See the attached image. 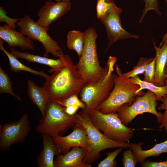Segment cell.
<instances>
[{
  "label": "cell",
  "mask_w": 167,
  "mask_h": 167,
  "mask_svg": "<svg viewBox=\"0 0 167 167\" xmlns=\"http://www.w3.org/2000/svg\"><path fill=\"white\" fill-rule=\"evenodd\" d=\"M71 7L70 2H46L38 11V20L36 24L47 32L49 25L68 13Z\"/></svg>",
  "instance_id": "obj_12"
},
{
  "label": "cell",
  "mask_w": 167,
  "mask_h": 167,
  "mask_svg": "<svg viewBox=\"0 0 167 167\" xmlns=\"http://www.w3.org/2000/svg\"><path fill=\"white\" fill-rule=\"evenodd\" d=\"M122 11V9L115 5L100 19L104 26L109 40L105 52L120 40L139 37L138 35L130 33L122 28L121 20Z\"/></svg>",
  "instance_id": "obj_11"
},
{
  "label": "cell",
  "mask_w": 167,
  "mask_h": 167,
  "mask_svg": "<svg viewBox=\"0 0 167 167\" xmlns=\"http://www.w3.org/2000/svg\"><path fill=\"white\" fill-rule=\"evenodd\" d=\"M76 115L77 123L84 128L89 141V149L83 159L85 162L92 165L99 158L101 152L105 149L119 147L129 148L130 143L128 142L114 141L102 133L92 124L88 112L83 110Z\"/></svg>",
  "instance_id": "obj_3"
},
{
  "label": "cell",
  "mask_w": 167,
  "mask_h": 167,
  "mask_svg": "<svg viewBox=\"0 0 167 167\" xmlns=\"http://www.w3.org/2000/svg\"><path fill=\"white\" fill-rule=\"evenodd\" d=\"M87 152V150L82 147H73L66 154L56 156L54 167H91L92 165L83 161Z\"/></svg>",
  "instance_id": "obj_15"
},
{
  "label": "cell",
  "mask_w": 167,
  "mask_h": 167,
  "mask_svg": "<svg viewBox=\"0 0 167 167\" xmlns=\"http://www.w3.org/2000/svg\"><path fill=\"white\" fill-rule=\"evenodd\" d=\"M154 58H145L140 57L136 66L133 70L126 73H122L123 76L126 79L135 77L139 74H143L146 66L147 64L152 61Z\"/></svg>",
  "instance_id": "obj_25"
},
{
  "label": "cell",
  "mask_w": 167,
  "mask_h": 167,
  "mask_svg": "<svg viewBox=\"0 0 167 167\" xmlns=\"http://www.w3.org/2000/svg\"><path fill=\"white\" fill-rule=\"evenodd\" d=\"M7 12L3 7H0V21L6 23L10 26L16 28L17 26L15 23L19 20L20 19L12 18L7 15Z\"/></svg>",
  "instance_id": "obj_32"
},
{
  "label": "cell",
  "mask_w": 167,
  "mask_h": 167,
  "mask_svg": "<svg viewBox=\"0 0 167 167\" xmlns=\"http://www.w3.org/2000/svg\"><path fill=\"white\" fill-rule=\"evenodd\" d=\"M115 69L117 75H114L113 88L108 97L96 109L104 113H117L123 104H131L135 99L136 91L140 88L139 85L131 83L123 76L117 64Z\"/></svg>",
  "instance_id": "obj_6"
},
{
  "label": "cell",
  "mask_w": 167,
  "mask_h": 167,
  "mask_svg": "<svg viewBox=\"0 0 167 167\" xmlns=\"http://www.w3.org/2000/svg\"><path fill=\"white\" fill-rule=\"evenodd\" d=\"M128 79L131 83L137 84L139 86L140 88L136 92V96L143 95L144 92H142V90L147 89L154 94L157 101H160L163 98L167 97V81L164 85L158 86L153 83L141 80L138 75Z\"/></svg>",
  "instance_id": "obj_21"
},
{
  "label": "cell",
  "mask_w": 167,
  "mask_h": 167,
  "mask_svg": "<svg viewBox=\"0 0 167 167\" xmlns=\"http://www.w3.org/2000/svg\"><path fill=\"white\" fill-rule=\"evenodd\" d=\"M0 93L12 95L18 100L22 101L21 98L16 94L12 88V83L9 76L0 66Z\"/></svg>",
  "instance_id": "obj_24"
},
{
  "label": "cell",
  "mask_w": 167,
  "mask_h": 167,
  "mask_svg": "<svg viewBox=\"0 0 167 167\" xmlns=\"http://www.w3.org/2000/svg\"><path fill=\"white\" fill-rule=\"evenodd\" d=\"M64 110L65 113L70 116H73L76 114V112L79 109L76 105H70L64 107Z\"/></svg>",
  "instance_id": "obj_35"
},
{
  "label": "cell",
  "mask_w": 167,
  "mask_h": 167,
  "mask_svg": "<svg viewBox=\"0 0 167 167\" xmlns=\"http://www.w3.org/2000/svg\"><path fill=\"white\" fill-rule=\"evenodd\" d=\"M145 3V7L142 11V15L139 21L141 23L147 13L149 11L153 10L159 15H162L160 10L159 4L158 0H141Z\"/></svg>",
  "instance_id": "obj_28"
},
{
  "label": "cell",
  "mask_w": 167,
  "mask_h": 167,
  "mask_svg": "<svg viewBox=\"0 0 167 167\" xmlns=\"http://www.w3.org/2000/svg\"><path fill=\"white\" fill-rule=\"evenodd\" d=\"M10 50L11 54L17 58H22L28 62H36L49 66L50 68L49 71L50 73H52L60 69L64 64L63 52L59 57L55 59L34 55L27 52L19 51L12 47H11Z\"/></svg>",
  "instance_id": "obj_17"
},
{
  "label": "cell",
  "mask_w": 167,
  "mask_h": 167,
  "mask_svg": "<svg viewBox=\"0 0 167 167\" xmlns=\"http://www.w3.org/2000/svg\"><path fill=\"white\" fill-rule=\"evenodd\" d=\"M76 114L73 116L66 114L64 107L58 102H48L45 114L35 128L37 132L53 137L66 132L77 123Z\"/></svg>",
  "instance_id": "obj_5"
},
{
  "label": "cell",
  "mask_w": 167,
  "mask_h": 167,
  "mask_svg": "<svg viewBox=\"0 0 167 167\" xmlns=\"http://www.w3.org/2000/svg\"><path fill=\"white\" fill-rule=\"evenodd\" d=\"M18 30L24 35L34 41H38L45 49L43 56L47 57L49 54L59 58L62 52L58 43L54 40L47 32L37 24L29 16L26 15L16 24Z\"/></svg>",
  "instance_id": "obj_9"
},
{
  "label": "cell",
  "mask_w": 167,
  "mask_h": 167,
  "mask_svg": "<svg viewBox=\"0 0 167 167\" xmlns=\"http://www.w3.org/2000/svg\"><path fill=\"white\" fill-rule=\"evenodd\" d=\"M154 49L156 52L155 70L154 84L158 86L164 85L167 81V74L164 71L167 61V41L159 47L156 45L153 41Z\"/></svg>",
  "instance_id": "obj_18"
},
{
  "label": "cell",
  "mask_w": 167,
  "mask_h": 167,
  "mask_svg": "<svg viewBox=\"0 0 167 167\" xmlns=\"http://www.w3.org/2000/svg\"><path fill=\"white\" fill-rule=\"evenodd\" d=\"M165 0L167 5V0ZM166 41H167V32H166V33L163 36V37L162 38V42L161 43L162 44L164 42Z\"/></svg>",
  "instance_id": "obj_36"
},
{
  "label": "cell",
  "mask_w": 167,
  "mask_h": 167,
  "mask_svg": "<svg viewBox=\"0 0 167 167\" xmlns=\"http://www.w3.org/2000/svg\"><path fill=\"white\" fill-rule=\"evenodd\" d=\"M31 130L27 113L23 114L17 121L0 124V151H6L12 145L23 143Z\"/></svg>",
  "instance_id": "obj_10"
},
{
  "label": "cell",
  "mask_w": 167,
  "mask_h": 167,
  "mask_svg": "<svg viewBox=\"0 0 167 167\" xmlns=\"http://www.w3.org/2000/svg\"><path fill=\"white\" fill-rule=\"evenodd\" d=\"M115 5L113 0H97L96 7L97 18L100 19Z\"/></svg>",
  "instance_id": "obj_27"
},
{
  "label": "cell",
  "mask_w": 167,
  "mask_h": 167,
  "mask_svg": "<svg viewBox=\"0 0 167 167\" xmlns=\"http://www.w3.org/2000/svg\"><path fill=\"white\" fill-rule=\"evenodd\" d=\"M42 135L43 148L37 158V166L38 167H54V157L61 153L52 137L46 134Z\"/></svg>",
  "instance_id": "obj_16"
},
{
  "label": "cell",
  "mask_w": 167,
  "mask_h": 167,
  "mask_svg": "<svg viewBox=\"0 0 167 167\" xmlns=\"http://www.w3.org/2000/svg\"><path fill=\"white\" fill-rule=\"evenodd\" d=\"M27 94L30 101L39 109L43 116L48 102L42 87L36 85L33 81H27Z\"/></svg>",
  "instance_id": "obj_20"
},
{
  "label": "cell",
  "mask_w": 167,
  "mask_h": 167,
  "mask_svg": "<svg viewBox=\"0 0 167 167\" xmlns=\"http://www.w3.org/2000/svg\"><path fill=\"white\" fill-rule=\"evenodd\" d=\"M166 131L167 132V131ZM144 144L143 142L130 143L129 148L132 151L138 162L140 163L149 157L157 156L162 153H167V139L147 150L142 149V146Z\"/></svg>",
  "instance_id": "obj_19"
},
{
  "label": "cell",
  "mask_w": 167,
  "mask_h": 167,
  "mask_svg": "<svg viewBox=\"0 0 167 167\" xmlns=\"http://www.w3.org/2000/svg\"><path fill=\"white\" fill-rule=\"evenodd\" d=\"M8 24L0 26V38L8 44L9 47H17L21 50L32 51L35 45L32 40Z\"/></svg>",
  "instance_id": "obj_14"
},
{
  "label": "cell",
  "mask_w": 167,
  "mask_h": 167,
  "mask_svg": "<svg viewBox=\"0 0 167 167\" xmlns=\"http://www.w3.org/2000/svg\"><path fill=\"white\" fill-rule=\"evenodd\" d=\"M85 40L82 54L76 65L77 69L87 83H95L105 76L107 65L102 67L97 55L96 40L98 35L95 29L90 27L84 32Z\"/></svg>",
  "instance_id": "obj_2"
},
{
  "label": "cell",
  "mask_w": 167,
  "mask_h": 167,
  "mask_svg": "<svg viewBox=\"0 0 167 167\" xmlns=\"http://www.w3.org/2000/svg\"><path fill=\"white\" fill-rule=\"evenodd\" d=\"M154 94L148 90L142 95H138L132 103L122 105L117 112L118 116L122 123L128 126L138 115L148 113L154 115L157 121L161 123L163 113L156 110L157 102Z\"/></svg>",
  "instance_id": "obj_8"
},
{
  "label": "cell",
  "mask_w": 167,
  "mask_h": 167,
  "mask_svg": "<svg viewBox=\"0 0 167 167\" xmlns=\"http://www.w3.org/2000/svg\"><path fill=\"white\" fill-rule=\"evenodd\" d=\"M122 147H119L112 152H108L106 154L107 156L101 161L98 164V167H115L117 162L115 159L118 154L122 151Z\"/></svg>",
  "instance_id": "obj_26"
},
{
  "label": "cell",
  "mask_w": 167,
  "mask_h": 167,
  "mask_svg": "<svg viewBox=\"0 0 167 167\" xmlns=\"http://www.w3.org/2000/svg\"><path fill=\"white\" fill-rule=\"evenodd\" d=\"M156 60L155 56L153 59L147 64L143 73L144 78L143 80L153 84L155 78Z\"/></svg>",
  "instance_id": "obj_29"
},
{
  "label": "cell",
  "mask_w": 167,
  "mask_h": 167,
  "mask_svg": "<svg viewBox=\"0 0 167 167\" xmlns=\"http://www.w3.org/2000/svg\"><path fill=\"white\" fill-rule=\"evenodd\" d=\"M162 102L161 105L157 107L159 110L163 109L165 112L163 113L162 120L161 125L159 126L160 129L165 128V131H167V97L162 98L160 101Z\"/></svg>",
  "instance_id": "obj_33"
},
{
  "label": "cell",
  "mask_w": 167,
  "mask_h": 167,
  "mask_svg": "<svg viewBox=\"0 0 167 167\" xmlns=\"http://www.w3.org/2000/svg\"><path fill=\"white\" fill-rule=\"evenodd\" d=\"M73 131L67 135H58L53 138L61 153L65 154L71 148L79 146L87 150L89 149L88 139L86 131L80 124L76 123L73 126Z\"/></svg>",
  "instance_id": "obj_13"
},
{
  "label": "cell",
  "mask_w": 167,
  "mask_h": 167,
  "mask_svg": "<svg viewBox=\"0 0 167 167\" xmlns=\"http://www.w3.org/2000/svg\"><path fill=\"white\" fill-rule=\"evenodd\" d=\"M122 165L124 167H135L138 162L132 151L129 149L124 151L122 154Z\"/></svg>",
  "instance_id": "obj_30"
},
{
  "label": "cell",
  "mask_w": 167,
  "mask_h": 167,
  "mask_svg": "<svg viewBox=\"0 0 167 167\" xmlns=\"http://www.w3.org/2000/svg\"><path fill=\"white\" fill-rule=\"evenodd\" d=\"M116 61V57L110 56L107 62L109 68L107 74L97 82L86 83L79 94L81 101L86 105L83 110L89 113L108 97L114 86L113 71Z\"/></svg>",
  "instance_id": "obj_4"
},
{
  "label": "cell",
  "mask_w": 167,
  "mask_h": 167,
  "mask_svg": "<svg viewBox=\"0 0 167 167\" xmlns=\"http://www.w3.org/2000/svg\"><path fill=\"white\" fill-rule=\"evenodd\" d=\"M92 124L109 138L117 141L128 142L134 135V130L124 125L117 113H104L98 109L89 113Z\"/></svg>",
  "instance_id": "obj_7"
},
{
  "label": "cell",
  "mask_w": 167,
  "mask_h": 167,
  "mask_svg": "<svg viewBox=\"0 0 167 167\" xmlns=\"http://www.w3.org/2000/svg\"><path fill=\"white\" fill-rule=\"evenodd\" d=\"M63 65L49 76L42 87L49 101L61 104L69 96L79 95L87 83L70 57L63 54Z\"/></svg>",
  "instance_id": "obj_1"
},
{
  "label": "cell",
  "mask_w": 167,
  "mask_h": 167,
  "mask_svg": "<svg viewBox=\"0 0 167 167\" xmlns=\"http://www.w3.org/2000/svg\"><path fill=\"white\" fill-rule=\"evenodd\" d=\"M78 96L76 94L72 95L67 98L60 105L64 107L70 105H76L79 108L84 110L86 108V105L83 102L79 99Z\"/></svg>",
  "instance_id": "obj_31"
},
{
  "label": "cell",
  "mask_w": 167,
  "mask_h": 167,
  "mask_svg": "<svg viewBox=\"0 0 167 167\" xmlns=\"http://www.w3.org/2000/svg\"><path fill=\"white\" fill-rule=\"evenodd\" d=\"M66 38L67 48L75 51L80 57L82 54L85 43L84 32L76 30L70 31L66 36Z\"/></svg>",
  "instance_id": "obj_23"
},
{
  "label": "cell",
  "mask_w": 167,
  "mask_h": 167,
  "mask_svg": "<svg viewBox=\"0 0 167 167\" xmlns=\"http://www.w3.org/2000/svg\"><path fill=\"white\" fill-rule=\"evenodd\" d=\"M143 167H167V160L161 162H151L145 160L140 163Z\"/></svg>",
  "instance_id": "obj_34"
},
{
  "label": "cell",
  "mask_w": 167,
  "mask_h": 167,
  "mask_svg": "<svg viewBox=\"0 0 167 167\" xmlns=\"http://www.w3.org/2000/svg\"><path fill=\"white\" fill-rule=\"evenodd\" d=\"M4 41L0 38V49L6 55L9 61V64L10 69L12 71L17 73H20L21 71H27L36 75L41 76L46 78L49 75L43 71H37L32 69L21 63L17 59L12 55L11 53L7 51L4 48L3 43Z\"/></svg>",
  "instance_id": "obj_22"
},
{
  "label": "cell",
  "mask_w": 167,
  "mask_h": 167,
  "mask_svg": "<svg viewBox=\"0 0 167 167\" xmlns=\"http://www.w3.org/2000/svg\"><path fill=\"white\" fill-rule=\"evenodd\" d=\"M164 71L165 73L167 74V61L165 67Z\"/></svg>",
  "instance_id": "obj_37"
},
{
  "label": "cell",
  "mask_w": 167,
  "mask_h": 167,
  "mask_svg": "<svg viewBox=\"0 0 167 167\" xmlns=\"http://www.w3.org/2000/svg\"><path fill=\"white\" fill-rule=\"evenodd\" d=\"M71 0H55L56 2H60V1H67L70 2Z\"/></svg>",
  "instance_id": "obj_38"
}]
</instances>
